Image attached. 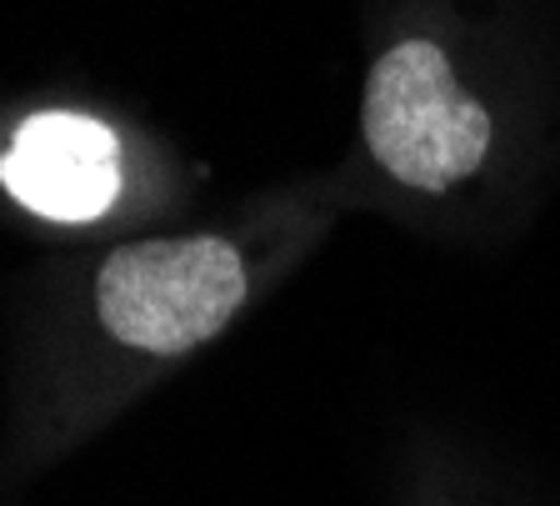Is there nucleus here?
Masks as SVG:
<instances>
[{
  "label": "nucleus",
  "instance_id": "f257e3e1",
  "mask_svg": "<svg viewBox=\"0 0 560 506\" xmlns=\"http://www.w3.org/2000/svg\"><path fill=\"white\" fill-rule=\"evenodd\" d=\"M245 261L221 235H155L116 246L95 272L105 342L145 361H180L245 307Z\"/></svg>",
  "mask_w": 560,
  "mask_h": 506
},
{
  "label": "nucleus",
  "instance_id": "f03ea898",
  "mask_svg": "<svg viewBox=\"0 0 560 506\" xmlns=\"http://www.w3.org/2000/svg\"><path fill=\"white\" fill-rule=\"evenodd\" d=\"M361 126L385 176L425 196L476 176L490 151L486 106L460 91L435 41H400L375 60Z\"/></svg>",
  "mask_w": 560,
  "mask_h": 506
},
{
  "label": "nucleus",
  "instance_id": "7ed1b4c3",
  "mask_svg": "<svg viewBox=\"0 0 560 506\" xmlns=\"http://www.w3.org/2000/svg\"><path fill=\"white\" fill-rule=\"evenodd\" d=\"M0 186L46 221H101L126 186L120 136L85 111H40L0 156Z\"/></svg>",
  "mask_w": 560,
  "mask_h": 506
}]
</instances>
